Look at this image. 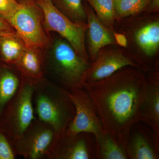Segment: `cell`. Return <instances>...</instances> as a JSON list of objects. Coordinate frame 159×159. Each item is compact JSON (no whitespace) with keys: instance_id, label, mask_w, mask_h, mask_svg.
Segmentation results:
<instances>
[{"instance_id":"6da1fadb","label":"cell","mask_w":159,"mask_h":159,"mask_svg":"<svg viewBox=\"0 0 159 159\" xmlns=\"http://www.w3.org/2000/svg\"><path fill=\"white\" fill-rule=\"evenodd\" d=\"M146 72L141 68L125 67L105 79L83 86L103 129L125 150L132 129L139 122Z\"/></svg>"},{"instance_id":"7a4b0ae2","label":"cell","mask_w":159,"mask_h":159,"mask_svg":"<svg viewBox=\"0 0 159 159\" xmlns=\"http://www.w3.org/2000/svg\"><path fill=\"white\" fill-rule=\"evenodd\" d=\"M34 95L39 120L50 125L55 135L64 131L75 114L69 91L53 84H38Z\"/></svg>"},{"instance_id":"3957f363","label":"cell","mask_w":159,"mask_h":159,"mask_svg":"<svg viewBox=\"0 0 159 159\" xmlns=\"http://www.w3.org/2000/svg\"><path fill=\"white\" fill-rule=\"evenodd\" d=\"M90 62L80 57L65 39L54 43L51 66L61 88L69 92L82 88L84 77Z\"/></svg>"},{"instance_id":"277c9868","label":"cell","mask_w":159,"mask_h":159,"mask_svg":"<svg viewBox=\"0 0 159 159\" xmlns=\"http://www.w3.org/2000/svg\"><path fill=\"white\" fill-rule=\"evenodd\" d=\"M37 3L43 13L47 29L58 33L80 57L90 62L85 45L87 23L72 21L55 7L51 0H37Z\"/></svg>"},{"instance_id":"5b68a950","label":"cell","mask_w":159,"mask_h":159,"mask_svg":"<svg viewBox=\"0 0 159 159\" xmlns=\"http://www.w3.org/2000/svg\"><path fill=\"white\" fill-rule=\"evenodd\" d=\"M34 88V84L25 83L9 102L6 126L14 142L22 135L35 119L32 103Z\"/></svg>"},{"instance_id":"8992f818","label":"cell","mask_w":159,"mask_h":159,"mask_svg":"<svg viewBox=\"0 0 159 159\" xmlns=\"http://www.w3.org/2000/svg\"><path fill=\"white\" fill-rule=\"evenodd\" d=\"M8 23L15 30L16 35L26 48L36 49L47 46V35L33 1L20 3L19 8Z\"/></svg>"},{"instance_id":"52a82bcc","label":"cell","mask_w":159,"mask_h":159,"mask_svg":"<svg viewBox=\"0 0 159 159\" xmlns=\"http://www.w3.org/2000/svg\"><path fill=\"white\" fill-rule=\"evenodd\" d=\"M69 95L75 108V114L66 130L74 135L90 134L94 138L105 131L85 90L82 88L76 89L69 92Z\"/></svg>"},{"instance_id":"ba28073f","label":"cell","mask_w":159,"mask_h":159,"mask_svg":"<svg viewBox=\"0 0 159 159\" xmlns=\"http://www.w3.org/2000/svg\"><path fill=\"white\" fill-rule=\"evenodd\" d=\"M55 135L50 125L35 119L22 135L15 141L16 148L25 158H40L47 153Z\"/></svg>"},{"instance_id":"9c48e42d","label":"cell","mask_w":159,"mask_h":159,"mask_svg":"<svg viewBox=\"0 0 159 159\" xmlns=\"http://www.w3.org/2000/svg\"><path fill=\"white\" fill-rule=\"evenodd\" d=\"M89 134H72L65 130L55 135L47 153L53 159L96 158V148L91 145Z\"/></svg>"},{"instance_id":"30bf717a","label":"cell","mask_w":159,"mask_h":159,"mask_svg":"<svg viewBox=\"0 0 159 159\" xmlns=\"http://www.w3.org/2000/svg\"><path fill=\"white\" fill-rule=\"evenodd\" d=\"M127 66L140 68L133 60L123 51L102 48L99 51L95 60L90 63L84 77V84L105 79Z\"/></svg>"},{"instance_id":"8fae6325","label":"cell","mask_w":159,"mask_h":159,"mask_svg":"<svg viewBox=\"0 0 159 159\" xmlns=\"http://www.w3.org/2000/svg\"><path fill=\"white\" fill-rule=\"evenodd\" d=\"M142 122L159 139V78L157 72L146 75V89L140 113Z\"/></svg>"},{"instance_id":"7c38bea8","label":"cell","mask_w":159,"mask_h":159,"mask_svg":"<svg viewBox=\"0 0 159 159\" xmlns=\"http://www.w3.org/2000/svg\"><path fill=\"white\" fill-rule=\"evenodd\" d=\"M88 29V54L90 62L94 61L99 51L107 46L116 44L112 30L108 29L97 17L91 6L85 5Z\"/></svg>"},{"instance_id":"4fadbf2b","label":"cell","mask_w":159,"mask_h":159,"mask_svg":"<svg viewBox=\"0 0 159 159\" xmlns=\"http://www.w3.org/2000/svg\"><path fill=\"white\" fill-rule=\"evenodd\" d=\"M133 128L125 147L128 159H159V142L148 138L143 129Z\"/></svg>"},{"instance_id":"5bb4252c","label":"cell","mask_w":159,"mask_h":159,"mask_svg":"<svg viewBox=\"0 0 159 159\" xmlns=\"http://www.w3.org/2000/svg\"><path fill=\"white\" fill-rule=\"evenodd\" d=\"M135 40L147 57H153L159 48V22L155 20L147 23L137 30Z\"/></svg>"},{"instance_id":"9a60e30c","label":"cell","mask_w":159,"mask_h":159,"mask_svg":"<svg viewBox=\"0 0 159 159\" xmlns=\"http://www.w3.org/2000/svg\"><path fill=\"white\" fill-rule=\"evenodd\" d=\"M94 138L96 158L128 159L125 150L105 131Z\"/></svg>"},{"instance_id":"2e32d148","label":"cell","mask_w":159,"mask_h":159,"mask_svg":"<svg viewBox=\"0 0 159 159\" xmlns=\"http://www.w3.org/2000/svg\"><path fill=\"white\" fill-rule=\"evenodd\" d=\"M18 77L12 71L4 70L0 73V113L20 88Z\"/></svg>"},{"instance_id":"e0dca14e","label":"cell","mask_w":159,"mask_h":159,"mask_svg":"<svg viewBox=\"0 0 159 159\" xmlns=\"http://www.w3.org/2000/svg\"><path fill=\"white\" fill-rule=\"evenodd\" d=\"M55 7L72 21L87 23V15L82 0H51Z\"/></svg>"},{"instance_id":"ac0fdd59","label":"cell","mask_w":159,"mask_h":159,"mask_svg":"<svg viewBox=\"0 0 159 159\" xmlns=\"http://www.w3.org/2000/svg\"><path fill=\"white\" fill-rule=\"evenodd\" d=\"M99 20L107 27L113 30L116 19L114 0H87Z\"/></svg>"},{"instance_id":"d6986e66","label":"cell","mask_w":159,"mask_h":159,"mask_svg":"<svg viewBox=\"0 0 159 159\" xmlns=\"http://www.w3.org/2000/svg\"><path fill=\"white\" fill-rule=\"evenodd\" d=\"M25 48L15 35L0 37V51L3 59L7 62L17 61Z\"/></svg>"},{"instance_id":"ffe728a7","label":"cell","mask_w":159,"mask_h":159,"mask_svg":"<svg viewBox=\"0 0 159 159\" xmlns=\"http://www.w3.org/2000/svg\"><path fill=\"white\" fill-rule=\"evenodd\" d=\"M34 49L26 48L16 62L26 74L37 78L40 77L41 74V64Z\"/></svg>"},{"instance_id":"44dd1931","label":"cell","mask_w":159,"mask_h":159,"mask_svg":"<svg viewBox=\"0 0 159 159\" xmlns=\"http://www.w3.org/2000/svg\"><path fill=\"white\" fill-rule=\"evenodd\" d=\"M116 19L139 14L146 10L150 0H114Z\"/></svg>"},{"instance_id":"7402d4cb","label":"cell","mask_w":159,"mask_h":159,"mask_svg":"<svg viewBox=\"0 0 159 159\" xmlns=\"http://www.w3.org/2000/svg\"><path fill=\"white\" fill-rule=\"evenodd\" d=\"M20 6L16 0H0V17L8 23Z\"/></svg>"},{"instance_id":"603a6c76","label":"cell","mask_w":159,"mask_h":159,"mask_svg":"<svg viewBox=\"0 0 159 159\" xmlns=\"http://www.w3.org/2000/svg\"><path fill=\"white\" fill-rule=\"evenodd\" d=\"M15 155L5 135L0 132V159H13Z\"/></svg>"},{"instance_id":"cb8c5ba5","label":"cell","mask_w":159,"mask_h":159,"mask_svg":"<svg viewBox=\"0 0 159 159\" xmlns=\"http://www.w3.org/2000/svg\"><path fill=\"white\" fill-rule=\"evenodd\" d=\"M14 30L11 28V26L0 17V37L6 35H15Z\"/></svg>"},{"instance_id":"d4e9b609","label":"cell","mask_w":159,"mask_h":159,"mask_svg":"<svg viewBox=\"0 0 159 159\" xmlns=\"http://www.w3.org/2000/svg\"><path fill=\"white\" fill-rule=\"evenodd\" d=\"M113 34L116 44L123 48L127 47L128 45V40L125 34L116 32H114Z\"/></svg>"},{"instance_id":"484cf974","label":"cell","mask_w":159,"mask_h":159,"mask_svg":"<svg viewBox=\"0 0 159 159\" xmlns=\"http://www.w3.org/2000/svg\"><path fill=\"white\" fill-rule=\"evenodd\" d=\"M149 12L158 11L159 9V0H150L146 10Z\"/></svg>"},{"instance_id":"4316f807","label":"cell","mask_w":159,"mask_h":159,"mask_svg":"<svg viewBox=\"0 0 159 159\" xmlns=\"http://www.w3.org/2000/svg\"><path fill=\"white\" fill-rule=\"evenodd\" d=\"M32 1V0H21L22 2H27V1Z\"/></svg>"},{"instance_id":"83f0119b","label":"cell","mask_w":159,"mask_h":159,"mask_svg":"<svg viewBox=\"0 0 159 159\" xmlns=\"http://www.w3.org/2000/svg\"><path fill=\"white\" fill-rule=\"evenodd\" d=\"M84 1H87V0H84Z\"/></svg>"}]
</instances>
